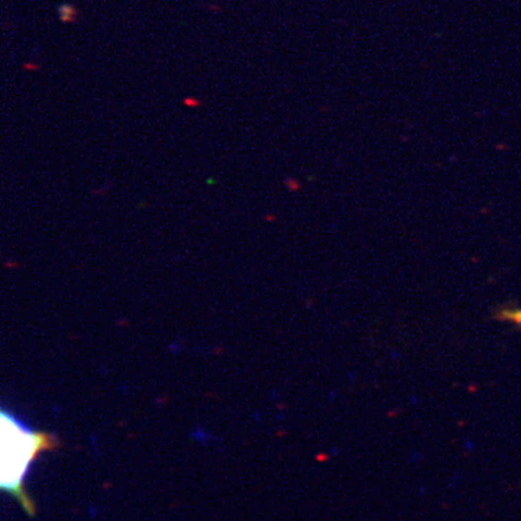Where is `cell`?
<instances>
[{"instance_id": "1", "label": "cell", "mask_w": 521, "mask_h": 521, "mask_svg": "<svg viewBox=\"0 0 521 521\" xmlns=\"http://www.w3.org/2000/svg\"><path fill=\"white\" fill-rule=\"evenodd\" d=\"M1 421V471L0 487L12 495L26 514L35 516V504L25 489V478L31 465L44 453L58 447V440L50 433L34 430L6 411Z\"/></svg>"}, {"instance_id": "2", "label": "cell", "mask_w": 521, "mask_h": 521, "mask_svg": "<svg viewBox=\"0 0 521 521\" xmlns=\"http://www.w3.org/2000/svg\"><path fill=\"white\" fill-rule=\"evenodd\" d=\"M497 319L503 320V321H508L513 323L514 326L521 327V308L516 307H503L497 311Z\"/></svg>"}, {"instance_id": "3", "label": "cell", "mask_w": 521, "mask_h": 521, "mask_svg": "<svg viewBox=\"0 0 521 521\" xmlns=\"http://www.w3.org/2000/svg\"><path fill=\"white\" fill-rule=\"evenodd\" d=\"M58 12H60V19H61L63 22H67V23L74 22L75 17H77V9H75L71 3H63V4H60Z\"/></svg>"}]
</instances>
